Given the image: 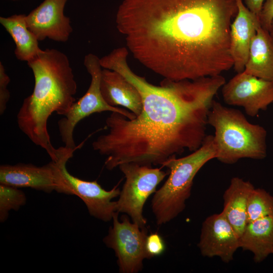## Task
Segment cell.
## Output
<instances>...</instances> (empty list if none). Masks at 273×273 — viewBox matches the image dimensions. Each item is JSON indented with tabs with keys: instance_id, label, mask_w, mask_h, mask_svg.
<instances>
[{
	"instance_id": "1",
	"label": "cell",
	"mask_w": 273,
	"mask_h": 273,
	"mask_svg": "<svg viewBox=\"0 0 273 273\" xmlns=\"http://www.w3.org/2000/svg\"><path fill=\"white\" fill-rule=\"evenodd\" d=\"M128 53L122 47L100 58L102 68L118 72L135 87L142 103L141 113L131 119L112 112L106 120L108 132L93 143L94 150L106 156L104 165L110 170L129 162L161 166L186 150H197L207 135L214 98L225 83L220 74L194 80L164 79L155 85L131 70Z\"/></svg>"
},
{
	"instance_id": "2",
	"label": "cell",
	"mask_w": 273,
	"mask_h": 273,
	"mask_svg": "<svg viewBox=\"0 0 273 273\" xmlns=\"http://www.w3.org/2000/svg\"><path fill=\"white\" fill-rule=\"evenodd\" d=\"M236 0H123L116 26L141 64L164 79L194 80L233 67Z\"/></svg>"
},
{
	"instance_id": "3",
	"label": "cell",
	"mask_w": 273,
	"mask_h": 273,
	"mask_svg": "<svg viewBox=\"0 0 273 273\" xmlns=\"http://www.w3.org/2000/svg\"><path fill=\"white\" fill-rule=\"evenodd\" d=\"M27 64L33 74L34 86L18 111V125L53 159L58 148L51 143L48 121L54 112L63 116L67 113L76 101L77 83L67 56L59 50H42Z\"/></svg>"
},
{
	"instance_id": "4",
	"label": "cell",
	"mask_w": 273,
	"mask_h": 273,
	"mask_svg": "<svg viewBox=\"0 0 273 273\" xmlns=\"http://www.w3.org/2000/svg\"><path fill=\"white\" fill-rule=\"evenodd\" d=\"M208 124L215 130V158L227 164L242 158L263 159L266 156L265 129L248 121L239 110L213 100Z\"/></svg>"
},
{
	"instance_id": "5",
	"label": "cell",
	"mask_w": 273,
	"mask_h": 273,
	"mask_svg": "<svg viewBox=\"0 0 273 273\" xmlns=\"http://www.w3.org/2000/svg\"><path fill=\"white\" fill-rule=\"evenodd\" d=\"M213 135H206L202 145L190 154L181 158H170L161 165L169 170V175L156 191L151 208L158 225L166 224L176 217L186 207L190 198L194 179L200 169L215 158Z\"/></svg>"
},
{
	"instance_id": "6",
	"label": "cell",
	"mask_w": 273,
	"mask_h": 273,
	"mask_svg": "<svg viewBox=\"0 0 273 273\" xmlns=\"http://www.w3.org/2000/svg\"><path fill=\"white\" fill-rule=\"evenodd\" d=\"M83 64L91 78L89 86L85 94L75 101L67 113L58 122V129L64 146L76 149L73 139V132L77 123L84 118L104 111L115 112L127 118H134L135 115L122 108L113 107L104 100L100 88L102 66L100 58L93 54L86 55Z\"/></svg>"
},
{
	"instance_id": "7",
	"label": "cell",
	"mask_w": 273,
	"mask_h": 273,
	"mask_svg": "<svg viewBox=\"0 0 273 273\" xmlns=\"http://www.w3.org/2000/svg\"><path fill=\"white\" fill-rule=\"evenodd\" d=\"M125 180L116 201L117 212L127 214L131 221L145 228L147 220L143 215L145 204L156 192L159 184L167 173L160 168L125 163L118 166Z\"/></svg>"
},
{
	"instance_id": "8",
	"label": "cell",
	"mask_w": 273,
	"mask_h": 273,
	"mask_svg": "<svg viewBox=\"0 0 273 273\" xmlns=\"http://www.w3.org/2000/svg\"><path fill=\"white\" fill-rule=\"evenodd\" d=\"M119 213H114L113 225L103 241L114 250L120 273H138L143 268L144 260L150 259L146 249L147 230L131 222L127 214L119 220Z\"/></svg>"
},
{
	"instance_id": "9",
	"label": "cell",
	"mask_w": 273,
	"mask_h": 273,
	"mask_svg": "<svg viewBox=\"0 0 273 273\" xmlns=\"http://www.w3.org/2000/svg\"><path fill=\"white\" fill-rule=\"evenodd\" d=\"M70 158L65 157L60 162L62 176L61 193L78 196L85 203L90 215L105 222L110 221L117 212L116 201L112 200L119 196L120 189L115 186L107 191L96 180H85L73 176L66 166Z\"/></svg>"
},
{
	"instance_id": "10",
	"label": "cell",
	"mask_w": 273,
	"mask_h": 273,
	"mask_svg": "<svg viewBox=\"0 0 273 273\" xmlns=\"http://www.w3.org/2000/svg\"><path fill=\"white\" fill-rule=\"evenodd\" d=\"M223 101L229 105L242 107L246 113L256 116L273 103V82L245 73L237 74L221 87Z\"/></svg>"
},
{
	"instance_id": "11",
	"label": "cell",
	"mask_w": 273,
	"mask_h": 273,
	"mask_svg": "<svg viewBox=\"0 0 273 273\" xmlns=\"http://www.w3.org/2000/svg\"><path fill=\"white\" fill-rule=\"evenodd\" d=\"M61 156L49 163L38 166L32 164L2 165L0 183L16 188H30L50 193L61 192L62 176L60 169Z\"/></svg>"
},
{
	"instance_id": "12",
	"label": "cell",
	"mask_w": 273,
	"mask_h": 273,
	"mask_svg": "<svg viewBox=\"0 0 273 273\" xmlns=\"http://www.w3.org/2000/svg\"><path fill=\"white\" fill-rule=\"evenodd\" d=\"M198 247L202 256L229 263L240 248V236L222 212L213 214L202 223Z\"/></svg>"
},
{
	"instance_id": "13",
	"label": "cell",
	"mask_w": 273,
	"mask_h": 273,
	"mask_svg": "<svg viewBox=\"0 0 273 273\" xmlns=\"http://www.w3.org/2000/svg\"><path fill=\"white\" fill-rule=\"evenodd\" d=\"M68 0H44L26 15L28 28L39 41L47 38L66 42L73 31L69 17L64 14Z\"/></svg>"
},
{
	"instance_id": "14",
	"label": "cell",
	"mask_w": 273,
	"mask_h": 273,
	"mask_svg": "<svg viewBox=\"0 0 273 273\" xmlns=\"http://www.w3.org/2000/svg\"><path fill=\"white\" fill-rule=\"evenodd\" d=\"M238 12L230 30V51L233 68L237 73L244 70L252 40L261 26L259 18L250 11L242 0H236Z\"/></svg>"
},
{
	"instance_id": "15",
	"label": "cell",
	"mask_w": 273,
	"mask_h": 273,
	"mask_svg": "<svg viewBox=\"0 0 273 273\" xmlns=\"http://www.w3.org/2000/svg\"><path fill=\"white\" fill-rule=\"evenodd\" d=\"M100 88L104 100L109 105L127 109L135 116L141 113L142 103L139 91L118 72L102 69Z\"/></svg>"
},
{
	"instance_id": "16",
	"label": "cell",
	"mask_w": 273,
	"mask_h": 273,
	"mask_svg": "<svg viewBox=\"0 0 273 273\" xmlns=\"http://www.w3.org/2000/svg\"><path fill=\"white\" fill-rule=\"evenodd\" d=\"M254 188L250 181L234 177L223 195L221 212L240 237L248 223V201Z\"/></svg>"
},
{
	"instance_id": "17",
	"label": "cell",
	"mask_w": 273,
	"mask_h": 273,
	"mask_svg": "<svg viewBox=\"0 0 273 273\" xmlns=\"http://www.w3.org/2000/svg\"><path fill=\"white\" fill-rule=\"evenodd\" d=\"M240 248L251 252L256 263L273 254V216L248 222L240 237Z\"/></svg>"
},
{
	"instance_id": "18",
	"label": "cell",
	"mask_w": 273,
	"mask_h": 273,
	"mask_svg": "<svg viewBox=\"0 0 273 273\" xmlns=\"http://www.w3.org/2000/svg\"><path fill=\"white\" fill-rule=\"evenodd\" d=\"M244 71L273 82V38L261 26L252 40Z\"/></svg>"
},
{
	"instance_id": "19",
	"label": "cell",
	"mask_w": 273,
	"mask_h": 273,
	"mask_svg": "<svg viewBox=\"0 0 273 273\" xmlns=\"http://www.w3.org/2000/svg\"><path fill=\"white\" fill-rule=\"evenodd\" d=\"M0 23L15 42L14 54L18 60L28 63L35 59L42 51L39 47V40L28 28L26 15L0 17Z\"/></svg>"
},
{
	"instance_id": "20",
	"label": "cell",
	"mask_w": 273,
	"mask_h": 273,
	"mask_svg": "<svg viewBox=\"0 0 273 273\" xmlns=\"http://www.w3.org/2000/svg\"><path fill=\"white\" fill-rule=\"evenodd\" d=\"M267 216H273V196L264 189L254 188L248 201V223Z\"/></svg>"
},
{
	"instance_id": "21",
	"label": "cell",
	"mask_w": 273,
	"mask_h": 273,
	"mask_svg": "<svg viewBox=\"0 0 273 273\" xmlns=\"http://www.w3.org/2000/svg\"><path fill=\"white\" fill-rule=\"evenodd\" d=\"M26 202L24 193L18 188L4 184L0 185V220L3 222L8 218L10 211L18 210Z\"/></svg>"
},
{
	"instance_id": "22",
	"label": "cell",
	"mask_w": 273,
	"mask_h": 273,
	"mask_svg": "<svg viewBox=\"0 0 273 273\" xmlns=\"http://www.w3.org/2000/svg\"><path fill=\"white\" fill-rule=\"evenodd\" d=\"M166 249L165 242L157 233L148 235L146 241V249L150 259L161 255Z\"/></svg>"
},
{
	"instance_id": "23",
	"label": "cell",
	"mask_w": 273,
	"mask_h": 273,
	"mask_svg": "<svg viewBox=\"0 0 273 273\" xmlns=\"http://www.w3.org/2000/svg\"><path fill=\"white\" fill-rule=\"evenodd\" d=\"M10 82V78L6 72L4 65L0 62V114L4 113L7 109V105L10 98V93L8 85Z\"/></svg>"
},
{
	"instance_id": "24",
	"label": "cell",
	"mask_w": 273,
	"mask_h": 273,
	"mask_svg": "<svg viewBox=\"0 0 273 273\" xmlns=\"http://www.w3.org/2000/svg\"><path fill=\"white\" fill-rule=\"evenodd\" d=\"M273 20V0H265L259 16L261 26L268 31Z\"/></svg>"
},
{
	"instance_id": "25",
	"label": "cell",
	"mask_w": 273,
	"mask_h": 273,
	"mask_svg": "<svg viewBox=\"0 0 273 273\" xmlns=\"http://www.w3.org/2000/svg\"><path fill=\"white\" fill-rule=\"evenodd\" d=\"M265 0H245L247 8L259 18L263 5Z\"/></svg>"
},
{
	"instance_id": "26",
	"label": "cell",
	"mask_w": 273,
	"mask_h": 273,
	"mask_svg": "<svg viewBox=\"0 0 273 273\" xmlns=\"http://www.w3.org/2000/svg\"><path fill=\"white\" fill-rule=\"evenodd\" d=\"M268 31L270 34V35L273 38V20L271 22V25H270V28L268 30Z\"/></svg>"
},
{
	"instance_id": "27",
	"label": "cell",
	"mask_w": 273,
	"mask_h": 273,
	"mask_svg": "<svg viewBox=\"0 0 273 273\" xmlns=\"http://www.w3.org/2000/svg\"><path fill=\"white\" fill-rule=\"evenodd\" d=\"M10 1H21V0H10Z\"/></svg>"
}]
</instances>
